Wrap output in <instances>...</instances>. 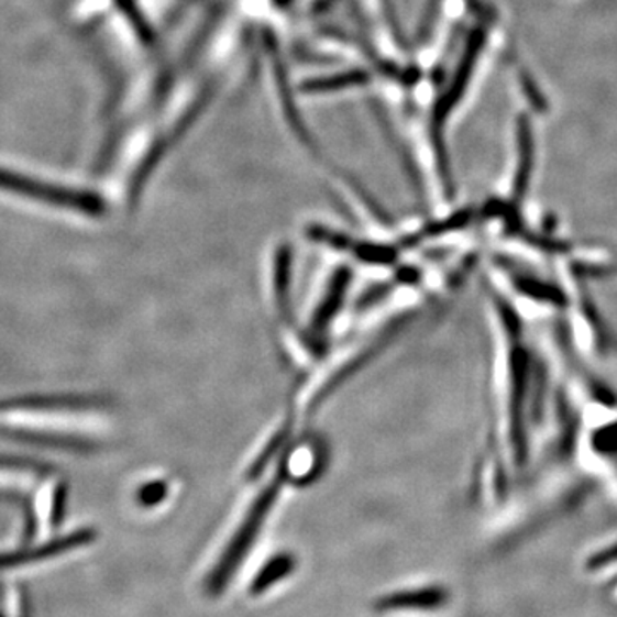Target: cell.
<instances>
[{
	"label": "cell",
	"instance_id": "1",
	"mask_svg": "<svg viewBox=\"0 0 617 617\" xmlns=\"http://www.w3.org/2000/svg\"><path fill=\"white\" fill-rule=\"evenodd\" d=\"M448 601L450 595L443 586H417L383 595L374 607L379 613H432L443 609Z\"/></svg>",
	"mask_w": 617,
	"mask_h": 617
},
{
	"label": "cell",
	"instance_id": "2",
	"mask_svg": "<svg viewBox=\"0 0 617 617\" xmlns=\"http://www.w3.org/2000/svg\"><path fill=\"white\" fill-rule=\"evenodd\" d=\"M484 42H486V35L481 30L472 35L469 42V48H466L465 55H463L462 63H460L459 70L454 75L453 82H451L450 90L444 95L441 106H439L438 115L439 121H443L444 117L450 113L456 103H459L460 98H462L463 91H465L466 85H469L470 76L474 73L475 63H477L478 52L484 47Z\"/></svg>",
	"mask_w": 617,
	"mask_h": 617
},
{
	"label": "cell",
	"instance_id": "3",
	"mask_svg": "<svg viewBox=\"0 0 617 617\" xmlns=\"http://www.w3.org/2000/svg\"><path fill=\"white\" fill-rule=\"evenodd\" d=\"M296 558L290 552L288 554L287 552H280V554L273 555L257 571L253 582L249 585V594L254 595V597L266 594L269 588L288 579L296 570Z\"/></svg>",
	"mask_w": 617,
	"mask_h": 617
},
{
	"label": "cell",
	"instance_id": "4",
	"mask_svg": "<svg viewBox=\"0 0 617 617\" xmlns=\"http://www.w3.org/2000/svg\"><path fill=\"white\" fill-rule=\"evenodd\" d=\"M518 167L515 174V198H524L527 192L528 183H530V175H532L533 165V134L532 125L527 117H520L518 121Z\"/></svg>",
	"mask_w": 617,
	"mask_h": 617
}]
</instances>
